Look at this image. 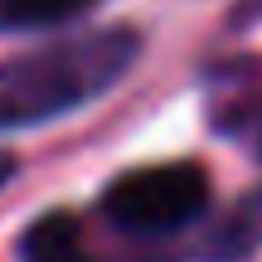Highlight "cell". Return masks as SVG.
<instances>
[{
    "mask_svg": "<svg viewBox=\"0 0 262 262\" xmlns=\"http://www.w3.org/2000/svg\"><path fill=\"white\" fill-rule=\"evenodd\" d=\"M10 175H15V160H10V156H0V185H5Z\"/></svg>",
    "mask_w": 262,
    "mask_h": 262,
    "instance_id": "5",
    "label": "cell"
},
{
    "mask_svg": "<svg viewBox=\"0 0 262 262\" xmlns=\"http://www.w3.org/2000/svg\"><path fill=\"white\" fill-rule=\"evenodd\" d=\"M141 54L136 29H97L34 54L0 58V131L39 126L102 97Z\"/></svg>",
    "mask_w": 262,
    "mask_h": 262,
    "instance_id": "1",
    "label": "cell"
},
{
    "mask_svg": "<svg viewBox=\"0 0 262 262\" xmlns=\"http://www.w3.org/2000/svg\"><path fill=\"white\" fill-rule=\"evenodd\" d=\"M97 0H0V34H34L58 29L68 19L88 15Z\"/></svg>",
    "mask_w": 262,
    "mask_h": 262,
    "instance_id": "4",
    "label": "cell"
},
{
    "mask_svg": "<svg viewBox=\"0 0 262 262\" xmlns=\"http://www.w3.org/2000/svg\"><path fill=\"white\" fill-rule=\"evenodd\" d=\"M209 175L194 160H165V165L126 170L107 185L102 219L122 233H175L189 228L209 209Z\"/></svg>",
    "mask_w": 262,
    "mask_h": 262,
    "instance_id": "2",
    "label": "cell"
},
{
    "mask_svg": "<svg viewBox=\"0 0 262 262\" xmlns=\"http://www.w3.org/2000/svg\"><path fill=\"white\" fill-rule=\"evenodd\" d=\"M19 262H97L83 243V224L68 209L58 214H39L29 224L25 243H19Z\"/></svg>",
    "mask_w": 262,
    "mask_h": 262,
    "instance_id": "3",
    "label": "cell"
}]
</instances>
